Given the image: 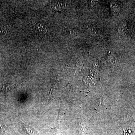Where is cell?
Wrapping results in <instances>:
<instances>
[{"instance_id": "1", "label": "cell", "mask_w": 135, "mask_h": 135, "mask_svg": "<svg viewBox=\"0 0 135 135\" xmlns=\"http://www.w3.org/2000/svg\"><path fill=\"white\" fill-rule=\"evenodd\" d=\"M128 29V23L125 21L121 22L118 28V31L120 34L124 35L125 33Z\"/></svg>"}, {"instance_id": "2", "label": "cell", "mask_w": 135, "mask_h": 135, "mask_svg": "<svg viewBox=\"0 0 135 135\" xmlns=\"http://www.w3.org/2000/svg\"><path fill=\"white\" fill-rule=\"evenodd\" d=\"M36 28L39 32L41 33L45 32V31H46L44 26H42V25H41L40 23L36 25Z\"/></svg>"}, {"instance_id": "3", "label": "cell", "mask_w": 135, "mask_h": 135, "mask_svg": "<svg viewBox=\"0 0 135 135\" xmlns=\"http://www.w3.org/2000/svg\"><path fill=\"white\" fill-rule=\"evenodd\" d=\"M23 127L25 129V131H26L27 133H30L32 134H33V128L27 125H26L23 124Z\"/></svg>"}]
</instances>
